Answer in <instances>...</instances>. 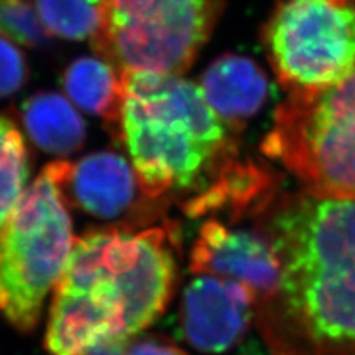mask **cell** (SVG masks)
Wrapping results in <instances>:
<instances>
[{
	"label": "cell",
	"instance_id": "obj_2",
	"mask_svg": "<svg viewBox=\"0 0 355 355\" xmlns=\"http://www.w3.org/2000/svg\"><path fill=\"white\" fill-rule=\"evenodd\" d=\"M176 232L96 230L74 241L57 283L46 347L51 355H85L111 338L130 340L171 301Z\"/></svg>",
	"mask_w": 355,
	"mask_h": 355
},
{
	"label": "cell",
	"instance_id": "obj_1",
	"mask_svg": "<svg viewBox=\"0 0 355 355\" xmlns=\"http://www.w3.org/2000/svg\"><path fill=\"white\" fill-rule=\"evenodd\" d=\"M254 230L280 265L254 305L272 355H355V198L275 194Z\"/></svg>",
	"mask_w": 355,
	"mask_h": 355
},
{
	"label": "cell",
	"instance_id": "obj_16",
	"mask_svg": "<svg viewBox=\"0 0 355 355\" xmlns=\"http://www.w3.org/2000/svg\"><path fill=\"white\" fill-rule=\"evenodd\" d=\"M0 36L22 46L37 48L51 36L31 0H0Z\"/></svg>",
	"mask_w": 355,
	"mask_h": 355
},
{
	"label": "cell",
	"instance_id": "obj_6",
	"mask_svg": "<svg viewBox=\"0 0 355 355\" xmlns=\"http://www.w3.org/2000/svg\"><path fill=\"white\" fill-rule=\"evenodd\" d=\"M215 0H107L105 26L92 44L120 73L181 76L214 26Z\"/></svg>",
	"mask_w": 355,
	"mask_h": 355
},
{
	"label": "cell",
	"instance_id": "obj_15",
	"mask_svg": "<svg viewBox=\"0 0 355 355\" xmlns=\"http://www.w3.org/2000/svg\"><path fill=\"white\" fill-rule=\"evenodd\" d=\"M27 178L24 139L12 120L0 116V240L24 194Z\"/></svg>",
	"mask_w": 355,
	"mask_h": 355
},
{
	"label": "cell",
	"instance_id": "obj_3",
	"mask_svg": "<svg viewBox=\"0 0 355 355\" xmlns=\"http://www.w3.org/2000/svg\"><path fill=\"white\" fill-rule=\"evenodd\" d=\"M120 139L141 193L190 210L244 160L236 133L210 108L202 87L181 76L121 73Z\"/></svg>",
	"mask_w": 355,
	"mask_h": 355
},
{
	"label": "cell",
	"instance_id": "obj_13",
	"mask_svg": "<svg viewBox=\"0 0 355 355\" xmlns=\"http://www.w3.org/2000/svg\"><path fill=\"white\" fill-rule=\"evenodd\" d=\"M22 119L33 142L51 154H71L86 137L85 121L62 95L43 92L28 98Z\"/></svg>",
	"mask_w": 355,
	"mask_h": 355
},
{
	"label": "cell",
	"instance_id": "obj_14",
	"mask_svg": "<svg viewBox=\"0 0 355 355\" xmlns=\"http://www.w3.org/2000/svg\"><path fill=\"white\" fill-rule=\"evenodd\" d=\"M36 10L49 35L94 42L105 26L107 0H36Z\"/></svg>",
	"mask_w": 355,
	"mask_h": 355
},
{
	"label": "cell",
	"instance_id": "obj_8",
	"mask_svg": "<svg viewBox=\"0 0 355 355\" xmlns=\"http://www.w3.org/2000/svg\"><path fill=\"white\" fill-rule=\"evenodd\" d=\"M257 297L246 286L202 274L187 286L181 323L185 339L196 349L220 354L232 348L248 331Z\"/></svg>",
	"mask_w": 355,
	"mask_h": 355
},
{
	"label": "cell",
	"instance_id": "obj_12",
	"mask_svg": "<svg viewBox=\"0 0 355 355\" xmlns=\"http://www.w3.org/2000/svg\"><path fill=\"white\" fill-rule=\"evenodd\" d=\"M62 85L77 107L101 117L111 128L119 129L120 135L125 92L121 73L113 64L95 57H82L67 67Z\"/></svg>",
	"mask_w": 355,
	"mask_h": 355
},
{
	"label": "cell",
	"instance_id": "obj_11",
	"mask_svg": "<svg viewBox=\"0 0 355 355\" xmlns=\"http://www.w3.org/2000/svg\"><path fill=\"white\" fill-rule=\"evenodd\" d=\"M210 105L231 132H240L268 98V79L252 58L227 53L210 64L200 85Z\"/></svg>",
	"mask_w": 355,
	"mask_h": 355
},
{
	"label": "cell",
	"instance_id": "obj_19",
	"mask_svg": "<svg viewBox=\"0 0 355 355\" xmlns=\"http://www.w3.org/2000/svg\"><path fill=\"white\" fill-rule=\"evenodd\" d=\"M130 340L121 338H111L96 343L95 347L87 349L85 355H126L130 348Z\"/></svg>",
	"mask_w": 355,
	"mask_h": 355
},
{
	"label": "cell",
	"instance_id": "obj_18",
	"mask_svg": "<svg viewBox=\"0 0 355 355\" xmlns=\"http://www.w3.org/2000/svg\"><path fill=\"white\" fill-rule=\"evenodd\" d=\"M126 355H188L173 342L160 336H150L130 345Z\"/></svg>",
	"mask_w": 355,
	"mask_h": 355
},
{
	"label": "cell",
	"instance_id": "obj_5",
	"mask_svg": "<svg viewBox=\"0 0 355 355\" xmlns=\"http://www.w3.org/2000/svg\"><path fill=\"white\" fill-rule=\"evenodd\" d=\"M62 196L58 163L49 164L22 194L0 240V313L22 331L36 326L73 252Z\"/></svg>",
	"mask_w": 355,
	"mask_h": 355
},
{
	"label": "cell",
	"instance_id": "obj_9",
	"mask_svg": "<svg viewBox=\"0 0 355 355\" xmlns=\"http://www.w3.org/2000/svg\"><path fill=\"white\" fill-rule=\"evenodd\" d=\"M190 270L246 286L258 304L274 292L280 265L270 243L254 228L232 230L216 219H209L200 227L193 244Z\"/></svg>",
	"mask_w": 355,
	"mask_h": 355
},
{
	"label": "cell",
	"instance_id": "obj_7",
	"mask_svg": "<svg viewBox=\"0 0 355 355\" xmlns=\"http://www.w3.org/2000/svg\"><path fill=\"white\" fill-rule=\"evenodd\" d=\"M263 40L291 92L336 85L355 70V0H287L274 10Z\"/></svg>",
	"mask_w": 355,
	"mask_h": 355
},
{
	"label": "cell",
	"instance_id": "obj_17",
	"mask_svg": "<svg viewBox=\"0 0 355 355\" xmlns=\"http://www.w3.org/2000/svg\"><path fill=\"white\" fill-rule=\"evenodd\" d=\"M28 77L24 53L6 37L0 36V98L18 92Z\"/></svg>",
	"mask_w": 355,
	"mask_h": 355
},
{
	"label": "cell",
	"instance_id": "obj_4",
	"mask_svg": "<svg viewBox=\"0 0 355 355\" xmlns=\"http://www.w3.org/2000/svg\"><path fill=\"white\" fill-rule=\"evenodd\" d=\"M261 148L304 191L355 198V70L336 85L291 92Z\"/></svg>",
	"mask_w": 355,
	"mask_h": 355
},
{
	"label": "cell",
	"instance_id": "obj_10",
	"mask_svg": "<svg viewBox=\"0 0 355 355\" xmlns=\"http://www.w3.org/2000/svg\"><path fill=\"white\" fill-rule=\"evenodd\" d=\"M58 169L61 188L69 187L73 202L89 215L116 219L135 203L137 175L116 153H94L74 164L58 162Z\"/></svg>",
	"mask_w": 355,
	"mask_h": 355
}]
</instances>
